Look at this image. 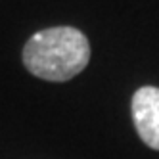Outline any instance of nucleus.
Instances as JSON below:
<instances>
[{
	"label": "nucleus",
	"mask_w": 159,
	"mask_h": 159,
	"mask_svg": "<svg viewBox=\"0 0 159 159\" xmlns=\"http://www.w3.org/2000/svg\"><path fill=\"white\" fill-rule=\"evenodd\" d=\"M90 61V42L75 27H50L35 33L23 46L25 69L42 81L65 83Z\"/></svg>",
	"instance_id": "f257e3e1"
},
{
	"label": "nucleus",
	"mask_w": 159,
	"mask_h": 159,
	"mask_svg": "<svg viewBox=\"0 0 159 159\" xmlns=\"http://www.w3.org/2000/svg\"><path fill=\"white\" fill-rule=\"evenodd\" d=\"M132 121L140 140L159 152V88L142 86L132 96Z\"/></svg>",
	"instance_id": "f03ea898"
}]
</instances>
